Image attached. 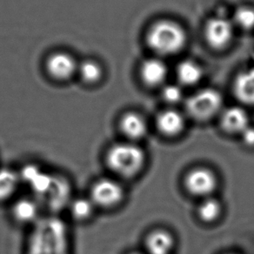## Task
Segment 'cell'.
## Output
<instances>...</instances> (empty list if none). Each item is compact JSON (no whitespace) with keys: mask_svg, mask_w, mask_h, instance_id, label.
I'll use <instances>...</instances> for the list:
<instances>
[{"mask_svg":"<svg viewBox=\"0 0 254 254\" xmlns=\"http://www.w3.org/2000/svg\"><path fill=\"white\" fill-rule=\"evenodd\" d=\"M77 74L86 84H95L102 78V67L97 61L85 60L78 64Z\"/></svg>","mask_w":254,"mask_h":254,"instance_id":"obj_20","label":"cell"},{"mask_svg":"<svg viewBox=\"0 0 254 254\" xmlns=\"http://www.w3.org/2000/svg\"><path fill=\"white\" fill-rule=\"evenodd\" d=\"M78 63L71 54L58 52L50 55L46 60V70L48 74L56 80H68L77 74Z\"/></svg>","mask_w":254,"mask_h":254,"instance_id":"obj_9","label":"cell"},{"mask_svg":"<svg viewBox=\"0 0 254 254\" xmlns=\"http://www.w3.org/2000/svg\"><path fill=\"white\" fill-rule=\"evenodd\" d=\"M221 126L229 133L241 134L250 127V120L243 108L233 106L226 109L221 115Z\"/></svg>","mask_w":254,"mask_h":254,"instance_id":"obj_12","label":"cell"},{"mask_svg":"<svg viewBox=\"0 0 254 254\" xmlns=\"http://www.w3.org/2000/svg\"><path fill=\"white\" fill-rule=\"evenodd\" d=\"M34 226L29 254H69L68 233L62 221L51 217L40 219Z\"/></svg>","mask_w":254,"mask_h":254,"instance_id":"obj_1","label":"cell"},{"mask_svg":"<svg viewBox=\"0 0 254 254\" xmlns=\"http://www.w3.org/2000/svg\"><path fill=\"white\" fill-rule=\"evenodd\" d=\"M177 76L183 85H194L201 80L203 71L198 64L186 60L178 65Z\"/></svg>","mask_w":254,"mask_h":254,"instance_id":"obj_19","label":"cell"},{"mask_svg":"<svg viewBox=\"0 0 254 254\" xmlns=\"http://www.w3.org/2000/svg\"><path fill=\"white\" fill-rule=\"evenodd\" d=\"M240 135L246 145L248 146H254V127L250 126Z\"/></svg>","mask_w":254,"mask_h":254,"instance_id":"obj_24","label":"cell"},{"mask_svg":"<svg viewBox=\"0 0 254 254\" xmlns=\"http://www.w3.org/2000/svg\"><path fill=\"white\" fill-rule=\"evenodd\" d=\"M96 209L95 205L88 195L71 198L67 206L71 218L78 222H85L92 219Z\"/></svg>","mask_w":254,"mask_h":254,"instance_id":"obj_17","label":"cell"},{"mask_svg":"<svg viewBox=\"0 0 254 254\" xmlns=\"http://www.w3.org/2000/svg\"><path fill=\"white\" fill-rule=\"evenodd\" d=\"M233 35V23L223 17L211 18L205 25V40L214 49L226 47L231 42Z\"/></svg>","mask_w":254,"mask_h":254,"instance_id":"obj_8","label":"cell"},{"mask_svg":"<svg viewBox=\"0 0 254 254\" xmlns=\"http://www.w3.org/2000/svg\"><path fill=\"white\" fill-rule=\"evenodd\" d=\"M88 196L96 208L108 210L115 208L122 203L125 189L116 179L104 177L93 182Z\"/></svg>","mask_w":254,"mask_h":254,"instance_id":"obj_4","label":"cell"},{"mask_svg":"<svg viewBox=\"0 0 254 254\" xmlns=\"http://www.w3.org/2000/svg\"><path fill=\"white\" fill-rule=\"evenodd\" d=\"M218 186V180L211 170L196 168L190 171L186 178L187 190L195 196L208 198Z\"/></svg>","mask_w":254,"mask_h":254,"instance_id":"obj_7","label":"cell"},{"mask_svg":"<svg viewBox=\"0 0 254 254\" xmlns=\"http://www.w3.org/2000/svg\"><path fill=\"white\" fill-rule=\"evenodd\" d=\"M120 129L129 141L134 142L144 138L148 128L145 119L140 114L130 112L121 117Z\"/></svg>","mask_w":254,"mask_h":254,"instance_id":"obj_11","label":"cell"},{"mask_svg":"<svg viewBox=\"0 0 254 254\" xmlns=\"http://www.w3.org/2000/svg\"><path fill=\"white\" fill-rule=\"evenodd\" d=\"M138 254V253H131V254Z\"/></svg>","mask_w":254,"mask_h":254,"instance_id":"obj_25","label":"cell"},{"mask_svg":"<svg viewBox=\"0 0 254 254\" xmlns=\"http://www.w3.org/2000/svg\"><path fill=\"white\" fill-rule=\"evenodd\" d=\"M72 198L71 184L67 178L55 174L53 185L40 204L43 208L56 213L60 210L67 208Z\"/></svg>","mask_w":254,"mask_h":254,"instance_id":"obj_6","label":"cell"},{"mask_svg":"<svg viewBox=\"0 0 254 254\" xmlns=\"http://www.w3.org/2000/svg\"><path fill=\"white\" fill-rule=\"evenodd\" d=\"M162 97L166 102L176 104L183 98V92L180 86L175 85H166L162 91Z\"/></svg>","mask_w":254,"mask_h":254,"instance_id":"obj_23","label":"cell"},{"mask_svg":"<svg viewBox=\"0 0 254 254\" xmlns=\"http://www.w3.org/2000/svg\"><path fill=\"white\" fill-rule=\"evenodd\" d=\"M21 184L18 171L10 167L0 168V203L13 198Z\"/></svg>","mask_w":254,"mask_h":254,"instance_id":"obj_16","label":"cell"},{"mask_svg":"<svg viewBox=\"0 0 254 254\" xmlns=\"http://www.w3.org/2000/svg\"><path fill=\"white\" fill-rule=\"evenodd\" d=\"M198 213L203 221L213 222L221 214V205L215 198H205L198 206Z\"/></svg>","mask_w":254,"mask_h":254,"instance_id":"obj_21","label":"cell"},{"mask_svg":"<svg viewBox=\"0 0 254 254\" xmlns=\"http://www.w3.org/2000/svg\"><path fill=\"white\" fill-rule=\"evenodd\" d=\"M167 71V67L163 61L157 59H149L141 64L140 76L145 85L157 86L165 81Z\"/></svg>","mask_w":254,"mask_h":254,"instance_id":"obj_14","label":"cell"},{"mask_svg":"<svg viewBox=\"0 0 254 254\" xmlns=\"http://www.w3.org/2000/svg\"><path fill=\"white\" fill-rule=\"evenodd\" d=\"M156 125L161 133L168 137H174L183 131L185 120L177 111L166 110L159 113Z\"/></svg>","mask_w":254,"mask_h":254,"instance_id":"obj_15","label":"cell"},{"mask_svg":"<svg viewBox=\"0 0 254 254\" xmlns=\"http://www.w3.org/2000/svg\"><path fill=\"white\" fill-rule=\"evenodd\" d=\"M145 245L149 254H170L174 247V240L172 234L159 230L147 237Z\"/></svg>","mask_w":254,"mask_h":254,"instance_id":"obj_18","label":"cell"},{"mask_svg":"<svg viewBox=\"0 0 254 254\" xmlns=\"http://www.w3.org/2000/svg\"><path fill=\"white\" fill-rule=\"evenodd\" d=\"M222 96L213 89H204L187 99V113L198 121L212 119L222 107Z\"/></svg>","mask_w":254,"mask_h":254,"instance_id":"obj_5","label":"cell"},{"mask_svg":"<svg viewBox=\"0 0 254 254\" xmlns=\"http://www.w3.org/2000/svg\"><path fill=\"white\" fill-rule=\"evenodd\" d=\"M105 161L115 176L131 179L138 175L145 166V152L134 142H119L107 149Z\"/></svg>","mask_w":254,"mask_h":254,"instance_id":"obj_2","label":"cell"},{"mask_svg":"<svg viewBox=\"0 0 254 254\" xmlns=\"http://www.w3.org/2000/svg\"><path fill=\"white\" fill-rule=\"evenodd\" d=\"M234 22L239 27L244 30H250L254 27V8L240 7L235 11Z\"/></svg>","mask_w":254,"mask_h":254,"instance_id":"obj_22","label":"cell"},{"mask_svg":"<svg viewBox=\"0 0 254 254\" xmlns=\"http://www.w3.org/2000/svg\"><path fill=\"white\" fill-rule=\"evenodd\" d=\"M43 207L33 196L21 197L14 200L11 213L16 222L21 225H36L41 218Z\"/></svg>","mask_w":254,"mask_h":254,"instance_id":"obj_10","label":"cell"},{"mask_svg":"<svg viewBox=\"0 0 254 254\" xmlns=\"http://www.w3.org/2000/svg\"><path fill=\"white\" fill-rule=\"evenodd\" d=\"M233 91L240 102L254 106V68L241 71L237 76Z\"/></svg>","mask_w":254,"mask_h":254,"instance_id":"obj_13","label":"cell"},{"mask_svg":"<svg viewBox=\"0 0 254 254\" xmlns=\"http://www.w3.org/2000/svg\"><path fill=\"white\" fill-rule=\"evenodd\" d=\"M186 32L181 25L171 20L156 22L149 29L146 41L155 53L172 55L183 49L187 43Z\"/></svg>","mask_w":254,"mask_h":254,"instance_id":"obj_3","label":"cell"}]
</instances>
